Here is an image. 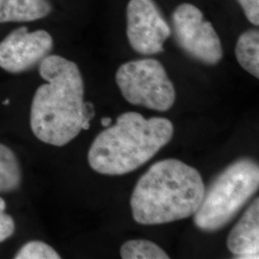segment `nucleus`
<instances>
[{
    "label": "nucleus",
    "mask_w": 259,
    "mask_h": 259,
    "mask_svg": "<svg viewBox=\"0 0 259 259\" xmlns=\"http://www.w3.org/2000/svg\"><path fill=\"white\" fill-rule=\"evenodd\" d=\"M38 72L47 83L37 88L33 97L31 130L41 142L62 147L81 131L90 129L94 106L83 100V77L73 62L48 55L38 65Z\"/></svg>",
    "instance_id": "1"
},
{
    "label": "nucleus",
    "mask_w": 259,
    "mask_h": 259,
    "mask_svg": "<svg viewBox=\"0 0 259 259\" xmlns=\"http://www.w3.org/2000/svg\"><path fill=\"white\" fill-rule=\"evenodd\" d=\"M201 174L176 158L159 160L139 178L131 197L134 220L161 225L194 215L204 194Z\"/></svg>",
    "instance_id": "2"
},
{
    "label": "nucleus",
    "mask_w": 259,
    "mask_h": 259,
    "mask_svg": "<svg viewBox=\"0 0 259 259\" xmlns=\"http://www.w3.org/2000/svg\"><path fill=\"white\" fill-rule=\"evenodd\" d=\"M172 122L163 117L146 119L139 112L119 115L116 123L102 131L88 154L93 170L103 175L131 173L155 157L173 138Z\"/></svg>",
    "instance_id": "3"
},
{
    "label": "nucleus",
    "mask_w": 259,
    "mask_h": 259,
    "mask_svg": "<svg viewBox=\"0 0 259 259\" xmlns=\"http://www.w3.org/2000/svg\"><path fill=\"white\" fill-rule=\"evenodd\" d=\"M258 187V164L247 157L234 161L204 189L202 203L193 215L195 226L205 232L222 230L257 192Z\"/></svg>",
    "instance_id": "4"
},
{
    "label": "nucleus",
    "mask_w": 259,
    "mask_h": 259,
    "mask_svg": "<svg viewBox=\"0 0 259 259\" xmlns=\"http://www.w3.org/2000/svg\"><path fill=\"white\" fill-rule=\"evenodd\" d=\"M116 83L132 105L166 111L176 101V91L165 68L157 60L142 59L123 64L117 69Z\"/></svg>",
    "instance_id": "5"
},
{
    "label": "nucleus",
    "mask_w": 259,
    "mask_h": 259,
    "mask_svg": "<svg viewBox=\"0 0 259 259\" xmlns=\"http://www.w3.org/2000/svg\"><path fill=\"white\" fill-rule=\"evenodd\" d=\"M173 32L178 46L196 61L217 65L222 60V44L212 24L205 20L196 6L184 3L172 16Z\"/></svg>",
    "instance_id": "6"
},
{
    "label": "nucleus",
    "mask_w": 259,
    "mask_h": 259,
    "mask_svg": "<svg viewBox=\"0 0 259 259\" xmlns=\"http://www.w3.org/2000/svg\"><path fill=\"white\" fill-rule=\"evenodd\" d=\"M126 14L132 48L142 55L161 53L172 31L157 4L153 0H130Z\"/></svg>",
    "instance_id": "7"
},
{
    "label": "nucleus",
    "mask_w": 259,
    "mask_h": 259,
    "mask_svg": "<svg viewBox=\"0 0 259 259\" xmlns=\"http://www.w3.org/2000/svg\"><path fill=\"white\" fill-rule=\"evenodd\" d=\"M53 46V37L46 30L17 28L0 42V68L13 74L28 71L49 55Z\"/></svg>",
    "instance_id": "8"
},
{
    "label": "nucleus",
    "mask_w": 259,
    "mask_h": 259,
    "mask_svg": "<svg viewBox=\"0 0 259 259\" xmlns=\"http://www.w3.org/2000/svg\"><path fill=\"white\" fill-rule=\"evenodd\" d=\"M228 249L237 258H258L259 199L256 198L233 227L227 240Z\"/></svg>",
    "instance_id": "9"
},
{
    "label": "nucleus",
    "mask_w": 259,
    "mask_h": 259,
    "mask_svg": "<svg viewBox=\"0 0 259 259\" xmlns=\"http://www.w3.org/2000/svg\"><path fill=\"white\" fill-rule=\"evenodd\" d=\"M51 11L49 0H0V23L34 21L46 18Z\"/></svg>",
    "instance_id": "10"
},
{
    "label": "nucleus",
    "mask_w": 259,
    "mask_h": 259,
    "mask_svg": "<svg viewBox=\"0 0 259 259\" xmlns=\"http://www.w3.org/2000/svg\"><path fill=\"white\" fill-rule=\"evenodd\" d=\"M235 56L246 71L259 78L258 30H249L241 35L235 47Z\"/></svg>",
    "instance_id": "11"
},
{
    "label": "nucleus",
    "mask_w": 259,
    "mask_h": 259,
    "mask_svg": "<svg viewBox=\"0 0 259 259\" xmlns=\"http://www.w3.org/2000/svg\"><path fill=\"white\" fill-rule=\"evenodd\" d=\"M22 174L19 159L11 149L0 143V193L19 188Z\"/></svg>",
    "instance_id": "12"
},
{
    "label": "nucleus",
    "mask_w": 259,
    "mask_h": 259,
    "mask_svg": "<svg viewBox=\"0 0 259 259\" xmlns=\"http://www.w3.org/2000/svg\"><path fill=\"white\" fill-rule=\"evenodd\" d=\"M123 259H168L169 255L152 241L130 240L125 242L120 249Z\"/></svg>",
    "instance_id": "13"
},
{
    "label": "nucleus",
    "mask_w": 259,
    "mask_h": 259,
    "mask_svg": "<svg viewBox=\"0 0 259 259\" xmlns=\"http://www.w3.org/2000/svg\"><path fill=\"white\" fill-rule=\"evenodd\" d=\"M16 259H60V254L51 246L41 241L24 244L15 255Z\"/></svg>",
    "instance_id": "14"
},
{
    "label": "nucleus",
    "mask_w": 259,
    "mask_h": 259,
    "mask_svg": "<svg viewBox=\"0 0 259 259\" xmlns=\"http://www.w3.org/2000/svg\"><path fill=\"white\" fill-rule=\"evenodd\" d=\"M6 203L0 197V243L7 240L16 231V223L12 216L5 213Z\"/></svg>",
    "instance_id": "15"
},
{
    "label": "nucleus",
    "mask_w": 259,
    "mask_h": 259,
    "mask_svg": "<svg viewBox=\"0 0 259 259\" xmlns=\"http://www.w3.org/2000/svg\"><path fill=\"white\" fill-rule=\"evenodd\" d=\"M246 18L255 26L259 25V0H237Z\"/></svg>",
    "instance_id": "16"
},
{
    "label": "nucleus",
    "mask_w": 259,
    "mask_h": 259,
    "mask_svg": "<svg viewBox=\"0 0 259 259\" xmlns=\"http://www.w3.org/2000/svg\"><path fill=\"white\" fill-rule=\"evenodd\" d=\"M101 123H102L103 126L104 127H110L111 126V119L110 117H104L101 119Z\"/></svg>",
    "instance_id": "17"
},
{
    "label": "nucleus",
    "mask_w": 259,
    "mask_h": 259,
    "mask_svg": "<svg viewBox=\"0 0 259 259\" xmlns=\"http://www.w3.org/2000/svg\"><path fill=\"white\" fill-rule=\"evenodd\" d=\"M9 104H10L9 99H7V100H5V101H4V102H3V105H9Z\"/></svg>",
    "instance_id": "18"
}]
</instances>
